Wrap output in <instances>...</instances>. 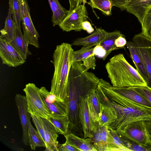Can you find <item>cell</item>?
<instances>
[{
  "label": "cell",
  "instance_id": "cell-1",
  "mask_svg": "<svg viewBox=\"0 0 151 151\" xmlns=\"http://www.w3.org/2000/svg\"><path fill=\"white\" fill-rule=\"evenodd\" d=\"M100 79L93 73L87 70L82 61L72 64L68 76L66 101L69 122L68 133L83 137L79 116L81 99L91 95L96 90Z\"/></svg>",
  "mask_w": 151,
  "mask_h": 151
},
{
  "label": "cell",
  "instance_id": "cell-2",
  "mask_svg": "<svg viewBox=\"0 0 151 151\" xmlns=\"http://www.w3.org/2000/svg\"><path fill=\"white\" fill-rule=\"evenodd\" d=\"M107 81L100 79L96 91L101 103L109 107L116 116L109 126L117 131L136 121H151V109L135 103L113 91Z\"/></svg>",
  "mask_w": 151,
  "mask_h": 151
},
{
  "label": "cell",
  "instance_id": "cell-3",
  "mask_svg": "<svg viewBox=\"0 0 151 151\" xmlns=\"http://www.w3.org/2000/svg\"><path fill=\"white\" fill-rule=\"evenodd\" d=\"M73 51L71 45L63 43L56 46L53 54L54 71L50 92L63 101L66 102L68 98V78Z\"/></svg>",
  "mask_w": 151,
  "mask_h": 151
},
{
  "label": "cell",
  "instance_id": "cell-4",
  "mask_svg": "<svg viewBox=\"0 0 151 151\" xmlns=\"http://www.w3.org/2000/svg\"><path fill=\"white\" fill-rule=\"evenodd\" d=\"M105 68L113 86L129 87L147 86L137 70L128 62L122 54L112 57L106 64Z\"/></svg>",
  "mask_w": 151,
  "mask_h": 151
},
{
  "label": "cell",
  "instance_id": "cell-5",
  "mask_svg": "<svg viewBox=\"0 0 151 151\" xmlns=\"http://www.w3.org/2000/svg\"><path fill=\"white\" fill-rule=\"evenodd\" d=\"M40 88L32 83L27 84L23 91L29 112L31 114L48 119L50 114L41 96Z\"/></svg>",
  "mask_w": 151,
  "mask_h": 151
},
{
  "label": "cell",
  "instance_id": "cell-6",
  "mask_svg": "<svg viewBox=\"0 0 151 151\" xmlns=\"http://www.w3.org/2000/svg\"><path fill=\"white\" fill-rule=\"evenodd\" d=\"M116 131L118 134L132 139L151 151V142L148 136L145 121L134 122Z\"/></svg>",
  "mask_w": 151,
  "mask_h": 151
},
{
  "label": "cell",
  "instance_id": "cell-7",
  "mask_svg": "<svg viewBox=\"0 0 151 151\" xmlns=\"http://www.w3.org/2000/svg\"><path fill=\"white\" fill-rule=\"evenodd\" d=\"M86 2L80 4L73 9L69 10L68 12L60 24V27L63 31L70 32L72 30L81 31L82 29V23L87 20L88 18Z\"/></svg>",
  "mask_w": 151,
  "mask_h": 151
},
{
  "label": "cell",
  "instance_id": "cell-8",
  "mask_svg": "<svg viewBox=\"0 0 151 151\" xmlns=\"http://www.w3.org/2000/svg\"><path fill=\"white\" fill-rule=\"evenodd\" d=\"M19 0L21 9V21L23 35L29 45L39 48V36L32 20L27 1L26 0Z\"/></svg>",
  "mask_w": 151,
  "mask_h": 151
},
{
  "label": "cell",
  "instance_id": "cell-9",
  "mask_svg": "<svg viewBox=\"0 0 151 151\" xmlns=\"http://www.w3.org/2000/svg\"><path fill=\"white\" fill-rule=\"evenodd\" d=\"M40 91L43 101L50 113V116L68 115V109L66 102L62 101L58 99L44 86L40 88Z\"/></svg>",
  "mask_w": 151,
  "mask_h": 151
},
{
  "label": "cell",
  "instance_id": "cell-10",
  "mask_svg": "<svg viewBox=\"0 0 151 151\" xmlns=\"http://www.w3.org/2000/svg\"><path fill=\"white\" fill-rule=\"evenodd\" d=\"M89 96L81 98L79 107L80 120L84 138H92L93 134L99 127L98 123L94 122L90 115L88 105Z\"/></svg>",
  "mask_w": 151,
  "mask_h": 151
},
{
  "label": "cell",
  "instance_id": "cell-11",
  "mask_svg": "<svg viewBox=\"0 0 151 151\" xmlns=\"http://www.w3.org/2000/svg\"><path fill=\"white\" fill-rule=\"evenodd\" d=\"M0 57L2 63L15 67L24 63V59L10 43L0 39Z\"/></svg>",
  "mask_w": 151,
  "mask_h": 151
},
{
  "label": "cell",
  "instance_id": "cell-12",
  "mask_svg": "<svg viewBox=\"0 0 151 151\" xmlns=\"http://www.w3.org/2000/svg\"><path fill=\"white\" fill-rule=\"evenodd\" d=\"M15 101L17 106L22 129V141L25 145H29L28 130L31 123V114L29 112L25 96L16 94Z\"/></svg>",
  "mask_w": 151,
  "mask_h": 151
},
{
  "label": "cell",
  "instance_id": "cell-13",
  "mask_svg": "<svg viewBox=\"0 0 151 151\" xmlns=\"http://www.w3.org/2000/svg\"><path fill=\"white\" fill-rule=\"evenodd\" d=\"M132 41L138 46L142 55L148 76L147 86L151 88V40L140 32L135 35Z\"/></svg>",
  "mask_w": 151,
  "mask_h": 151
},
{
  "label": "cell",
  "instance_id": "cell-14",
  "mask_svg": "<svg viewBox=\"0 0 151 151\" xmlns=\"http://www.w3.org/2000/svg\"><path fill=\"white\" fill-rule=\"evenodd\" d=\"M126 45L129 52L136 69L147 84L148 74L144 60L138 47L132 41L127 42Z\"/></svg>",
  "mask_w": 151,
  "mask_h": 151
},
{
  "label": "cell",
  "instance_id": "cell-15",
  "mask_svg": "<svg viewBox=\"0 0 151 151\" xmlns=\"http://www.w3.org/2000/svg\"><path fill=\"white\" fill-rule=\"evenodd\" d=\"M112 89L131 101L151 109V104L142 95L130 87H118L111 86Z\"/></svg>",
  "mask_w": 151,
  "mask_h": 151
},
{
  "label": "cell",
  "instance_id": "cell-16",
  "mask_svg": "<svg viewBox=\"0 0 151 151\" xmlns=\"http://www.w3.org/2000/svg\"><path fill=\"white\" fill-rule=\"evenodd\" d=\"M151 9V0H131L126 10L136 17L141 24Z\"/></svg>",
  "mask_w": 151,
  "mask_h": 151
},
{
  "label": "cell",
  "instance_id": "cell-17",
  "mask_svg": "<svg viewBox=\"0 0 151 151\" xmlns=\"http://www.w3.org/2000/svg\"><path fill=\"white\" fill-rule=\"evenodd\" d=\"M108 33V32L101 28H97L91 35L75 40L71 45L92 47L93 46L99 45L105 38Z\"/></svg>",
  "mask_w": 151,
  "mask_h": 151
},
{
  "label": "cell",
  "instance_id": "cell-18",
  "mask_svg": "<svg viewBox=\"0 0 151 151\" xmlns=\"http://www.w3.org/2000/svg\"><path fill=\"white\" fill-rule=\"evenodd\" d=\"M42 118L45 130L46 146L45 150L58 151V142L57 140L58 133L53 125L47 119Z\"/></svg>",
  "mask_w": 151,
  "mask_h": 151
},
{
  "label": "cell",
  "instance_id": "cell-19",
  "mask_svg": "<svg viewBox=\"0 0 151 151\" xmlns=\"http://www.w3.org/2000/svg\"><path fill=\"white\" fill-rule=\"evenodd\" d=\"M64 136L66 141L80 151H97L94 146L91 138H81L71 133H68Z\"/></svg>",
  "mask_w": 151,
  "mask_h": 151
},
{
  "label": "cell",
  "instance_id": "cell-20",
  "mask_svg": "<svg viewBox=\"0 0 151 151\" xmlns=\"http://www.w3.org/2000/svg\"><path fill=\"white\" fill-rule=\"evenodd\" d=\"M25 60L31 54L28 48L29 45L22 34L21 29L15 26V33L13 40L9 42Z\"/></svg>",
  "mask_w": 151,
  "mask_h": 151
},
{
  "label": "cell",
  "instance_id": "cell-21",
  "mask_svg": "<svg viewBox=\"0 0 151 151\" xmlns=\"http://www.w3.org/2000/svg\"><path fill=\"white\" fill-rule=\"evenodd\" d=\"M88 105L93 121L98 123L101 114L102 104L100 96L96 90L88 97Z\"/></svg>",
  "mask_w": 151,
  "mask_h": 151
},
{
  "label": "cell",
  "instance_id": "cell-22",
  "mask_svg": "<svg viewBox=\"0 0 151 151\" xmlns=\"http://www.w3.org/2000/svg\"><path fill=\"white\" fill-rule=\"evenodd\" d=\"M52 15V22L53 26L59 25L68 14V11L63 7L58 0H48Z\"/></svg>",
  "mask_w": 151,
  "mask_h": 151
},
{
  "label": "cell",
  "instance_id": "cell-23",
  "mask_svg": "<svg viewBox=\"0 0 151 151\" xmlns=\"http://www.w3.org/2000/svg\"><path fill=\"white\" fill-rule=\"evenodd\" d=\"M15 26L12 19L11 9L9 8L4 27L1 30L0 39H3L9 42L12 41L15 35Z\"/></svg>",
  "mask_w": 151,
  "mask_h": 151
},
{
  "label": "cell",
  "instance_id": "cell-24",
  "mask_svg": "<svg viewBox=\"0 0 151 151\" xmlns=\"http://www.w3.org/2000/svg\"><path fill=\"white\" fill-rule=\"evenodd\" d=\"M48 120L53 125L58 134L65 136L68 133L69 122L68 115L50 116Z\"/></svg>",
  "mask_w": 151,
  "mask_h": 151
},
{
  "label": "cell",
  "instance_id": "cell-25",
  "mask_svg": "<svg viewBox=\"0 0 151 151\" xmlns=\"http://www.w3.org/2000/svg\"><path fill=\"white\" fill-rule=\"evenodd\" d=\"M120 36H124L122 32L116 30L108 33L99 45L101 46L106 51V57L113 51L117 49L118 48L115 45V40Z\"/></svg>",
  "mask_w": 151,
  "mask_h": 151
},
{
  "label": "cell",
  "instance_id": "cell-26",
  "mask_svg": "<svg viewBox=\"0 0 151 151\" xmlns=\"http://www.w3.org/2000/svg\"><path fill=\"white\" fill-rule=\"evenodd\" d=\"M28 139L31 149L35 150L38 147H45L46 144L37 130L34 128L31 123L30 124L28 130Z\"/></svg>",
  "mask_w": 151,
  "mask_h": 151
},
{
  "label": "cell",
  "instance_id": "cell-27",
  "mask_svg": "<svg viewBox=\"0 0 151 151\" xmlns=\"http://www.w3.org/2000/svg\"><path fill=\"white\" fill-rule=\"evenodd\" d=\"M101 114L98 122L99 127L110 125L116 119V116L113 111L107 106L101 103Z\"/></svg>",
  "mask_w": 151,
  "mask_h": 151
},
{
  "label": "cell",
  "instance_id": "cell-28",
  "mask_svg": "<svg viewBox=\"0 0 151 151\" xmlns=\"http://www.w3.org/2000/svg\"><path fill=\"white\" fill-rule=\"evenodd\" d=\"M93 8L98 9L107 16L111 15V9L114 6L112 0H90Z\"/></svg>",
  "mask_w": 151,
  "mask_h": 151
},
{
  "label": "cell",
  "instance_id": "cell-29",
  "mask_svg": "<svg viewBox=\"0 0 151 151\" xmlns=\"http://www.w3.org/2000/svg\"><path fill=\"white\" fill-rule=\"evenodd\" d=\"M94 47L83 46L80 50L73 51V63L76 61H82L93 54Z\"/></svg>",
  "mask_w": 151,
  "mask_h": 151
},
{
  "label": "cell",
  "instance_id": "cell-30",
  "mask_svg": "<svg viewBox=\"0 0 151 151\" xmlns=\"http://www.w3.org/2000/svg\"><path fill=\"white\" fill-rule=\"evenodd\" d=\"M11 9L12 18L16 26L21 29V12L19 0H12L11 5L9 6Z\"/></svg>",
  "mask_w": 151,
  "mask_h": 151
},
{
  "label": "cell",
  "instance_id": "cell-31",
  "mask_svg": "<svg viewBox=\"0 0 151 151\" xmlns=\"http://www.w3.org/2000/svg\"><path fill=\"white\" fill-rule=\"evenodd\" d=\"M118 134L123 145L129 151H150L147 148L138 144L132 139L125 137Z\"/></svg>",
  "mask_w": 151,
  "mask_h": 151
},
{
  "label": "cell",
  "instance_id": "cell-32",
  "mask_svg": "<svg viewBox=\"0 0 151 151\" xmlns=\"http://www.w3.org/2000/svg\"><path fill=\"white\" fill-rule=\"evenodd\" d=\"M91 138L94 146L97 151H107L103 140L101 127H99L94 132Z\"/></svg>",
  "mask_w": 151,
  "mask_h": 151
},
{
  "label": "cell",
  "instance_id": "cell-33",
  "mask_svg": "<svg viewBox=\"0 0 151 151\" xmlns=\"http://www.w3.org/2000/svg\"><path fill=\"white\" fill-rule=\"evenodd\" d=\"M141 24L142 34L146 37L151 40V9L145 16Z\"/></svg>",
  "mask_w": 151,
  "mask_h": 151
},
{
  "label": "cell",
  "instance_id": "cell-34",
  "mask_svg": "<svg viewBox=\"0 0 151 151\" xmlns=\"http://www.w3.org/2000/svg\"><path fill=\"white\" fill-rule=\"evenodd\" d=\"M107 127L109 131L112 136L114 143L117 151H129L123 145L116 131L111 128L109 125H107Z\"/></svg>",
  "mask_w": 151,
  "mask_h": 151
},
{
  "label": "cell",
  "instance_id": "cell-35",
  "mask_svg": "<svg viewBox=\"0 0 151 151\" xmlns=\"http://www.w3.org/2000/svg\"><path fill=\"white\" fill-rule=\"evenodd\" d=\"M32 121L37 130L43 139L45 144V130L42 118L34 115L31 114Z\"/></svg>",
  "mask_w": 151,
  "mask_h": 151
},
{
  "label": "cell",
  "instance_id": "cell-36",
  "mask_svg": "<svg viewBox=\"0 0 151 151\" xmlns=\"http://www.w3.org/2000/svg\"><path fill=\"white\" fill-rule=\"evenodd\" d=\"M144 97L151 104V88L147 86L130 87Z\"/></svg>",
  "mask_w": 151,
  "mask_h": 151
},
{
  "label": "cell",
  "instance_id": "cell-37",
  "mask_svg": "<svg viewBox=\"0 0 151 151\" xmlns=\"http://www.w3.org/2000/svg\"><path fill=\"white\" fill-rule=\"evenodd\" d=\"M95 56L94 55H93L82 61L83 65L87 70H88L90 68L95 69L96 66Z\"/></svg>",
  "mask_w": 151,
  "mask_h": 151
},
{
  "label": "cell",
  "instance_id": "cell-38",
  "mask_svg": "<svg viewBox=\"0 0 151 151\" xmlns=\"http://www.w3.org/2000/svg\"><path fill=\"white\" fill-rule=\"evenodd\" d=\"M93 52L95 56L102 58L104 60H105L106 58V50L99 45L94 47Z\"/></svg>",
  "mask_w": 151,
  "mask_h": 151
},
{
  "label": "cell",
  "instance_id": "cell-39",
  "mask_svg": "<svg viewBox=\"0 0 151 151\" xmlns=\"http://www.w3.org/2000/svg\"><path fill=\"white\" fill-rule=\"evenodd\" d=\"M58 150L60 151H80L78 149L66 141L63 144H59Z\"/></svg>",
  "mask_w": 151,
  "mask_h": 151
},
{
  "label": "cell",
  "instance_id": "cell-40",
  "mask_svg": "<svg viewBox=\"0 0 151 151\" xmlns=\"http://www.w3.org/2000/svg\"><path fill=\"white\" fill-rule=\"evenodd\" d=\"M114 6L119 8L121 11L126 10V7L131 0H112Z\"/></svg>",
  "mask_w": 151,
  "mask_h": 151
},
{
  "label": "cell",
  "instance_id": "cell-41",
  "mask_svg": "<svg viewBox=\"0 0 151 151\" xmlns=\"http://www.w3.org/2000/svg\"><path fill=\"white\" fill-rule=\"evenodd\" d=\"M127 42L125 36H120L115 40V44L118 48H121L126 45Z\"/></svg>",
  "mask_w": 151,
  "mask_h": 151
},
{
  "label": "cell",
  "instance_id": "cell-42",
  "mask_svg": "<svg viewBox=\"0 0 151 151\" xmlns=\"http://www.w3.org/2000/svg\"><path fill=\"white\" fill-rule=\"evenodd\" d=\"M82 29L86 31L88 33L91 34L94 31L90 23L87 20L83 22L82 24Z\"/></svg>",
  "mask_w": 151,
  "mask_h": 151
},
{
  "label": "cell",
  "instance_id": "cell-43",
  "mask_svg": "<svg viewBox=\"0 0 151 151\" xmlns=\"http://www.w3.org/2000/svg\"><path fill=\"white\" fill-rule=\"evenodd\" d=\"M69 1L70 7H74L81 4L83 0H69Z\"/></svg>",
  "mask_w": 151,
  "mask_h": 151
},
{
  "label": "cell",
  "instance_id": "cell-44",
  "mask_svg": "<svg viewBox=\"0 0 151 151\" xmlns=\"http://www.w3.org/2000/svg\"><path fill=\"white\" fill-rule=\"evenodd\" d=\"M145 122L148 136L151 142V121H145Z\"/></svg>",
  "mask_w": 151,
  "mask_h": 151
},
{
  "label": "cell",
  "instance_id": "cell-45",
  "mask_svg": "<svg viewBox=\"0 0 151 151\" xmlns=\"http://www.w3.org/2000/svg\"><path fill=\"white\" fill-rule=\"evenodd\" d=\"M9 0V6H10L12 4V0Z\"/></svg>",
  "mask_w": 151,
  "mask_h": 151
},
{
  "label": "cell",
  "instance_id": "cell-46",
  "mask_svg": "<svg viewBox=\"0 0 151 151\" xmlns=\"http://www.w3.org/2000/svg\"><path fill=\"white\" fill-rule=\"evenodd\" d=\"M84 2H86V0H84Z\"/></svg>",
  "mask_w": 151,
  "mask_h": 151
}]
</instances>
